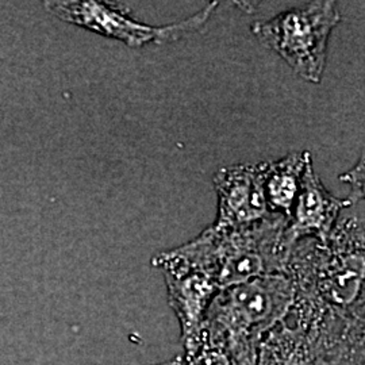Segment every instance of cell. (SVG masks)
Returning <instances> with one entry per match:
<instances>
[{"label": "cell", "instance_id": "obj_1", "mask_svg": "<svg viewBox=\"0 0 365 365\" xmlns=\"http://www.w3.org/2000/svg\"><path fill=\"white\" fill-rule=\"evenodd\" d=\"M363 203L339 214L327 241L297 242L286 267L294 287L286 319L329 349L364 344Z\"/></svg>", "mask_w": 365, "mask_h": 365}, {"label": "cell", "instance_id": "obj_2", "mask_svg": "<svg viewBox=\"0 0 365 365\" xmlns=\"http://www.w3.org/2000/svg\"><path fill=\"white\" fill-rule=\"evenodd\" d=\"M288 218L269 215L237 227L211 225L192 241L152 259L160 269H191L207 274L217 287H232L267 274H286L291 252L283 235Z\"/></svg>", "mask_w": 365, "mask_h": 365}, {"label": "cell", "instance_id": "obj_3", "mask_svg": "<svg viewBox=\"0 0 365 365\" xmlns=\"http://www.w3.org/2000/svg\"><path fill=\"white\" fill-rule=\"evenodd\" d=\"M292 299L286 274L222 288L210 303L200 339L222 348L235 365H256L261 341L286 318Z\"/></svg>", "mask_w": 365, "mask_h": 365}, {"label": "cell", "instance_id": "obj_4", "mask_svg": "<svg viewBox=\"0 0 365 365\" xmlns=\"http://www.w3.org/2000/svg\"><path fill=\"white\" fill-rule=\"evenodd\" d=\"M341 21L334 1H312L269 21H259L252 31L277 53L299 78L318 84L327 66V42Z\"/></svg>", "mask_w": 365, "mask_h": 365}, {"label": "cell", "instance_id": "obj_5", "mask_svg": "<svg viewBox=\"0 0 365 365\" xmlns=\"http://www.w3.org/2000/svg\"><path fill=\"white\" fill-rule=\"evenodd\" d=\"M45 7L66 24L84 27L107 38L117 39L131 48H141L150 43L173 42L202 30L217 10L218 1L209 3L188 19L165 26L141 24L128 16L120 7L106 1H45Z\"/></svg>", "mask_w": 365, "mask_h": 365}, {"label": "cell", "instance_id": "obj_6", "mask_svg": "<svg viewBox=\"0 0 365 365\" xmlns=\"http://www.w3.org/2000/svg\"><path fill=\"white\" fill-rule=\"evenodd\" d=\"M212 182L218 194L214 226L237 227L272 215L264 195L262 163L225 167L214 175Z\"/></svg>", "mask_w": 365, "mask_h": 365}, {"label": "cell", "instance_id": "obj_7", "mask_svg": "<svg viewBox=\"0 0 365 365\" xmlns=\"http://www.w3.org/2000/svg\"><path fill=\"white\" fill-rule=\"evenodd\" d=\"M351 205L352 202L348 197L339 199L331 195L315 173L313 161L309 163L283 235L284 247L292 252L297 242L303 238L327 241L339 214Z\"/></svg>", "mask_w": 365, "mask_h": 365}, {"label": "cell", "instance_id": "obj_8", "mask_svg": "<svg viewBox=\"0 0 365 365\" xmlns=\"http://www.w3.org/2000/svg\"><path fill=\"white\" fill-rule=\"evenodd\" d=\"M161 272L165 279L170 306L182 329L184 356H188L200 341L205 315L220 288L207 274L197 271L164 269Z\"/></svg>", "mask_w": 365, "mask_h": 365}, {"label": "cell", "instance_id": "obj_9", "mask_svg": "<svg viewBox=\"0 0 365 365\" xmlns=\"http://www.w3.org/2000/svg\"><path fill=\"white\" fill-rule=\"evenodd\" d=\"M312 161L310 152L303 150L289 153L276 161L262 163L264 195L269 214L289 218L302 176Z\"/></svg>", "mask_w": 365, "mask_h": 365}, {"label": "cell", "instance_id": "obj_10", "mask_svg": "<svg viewBox=\"0 0 365 365\" xmlns=\"http://www.w3.org/2000/svg\"><path fill=\"white\" fill-rule=\"evenodd\" d=\"M256 365H317V359L306 336L283 319L261 341Z\"/></svg>", "mask_w": 365, "mask_h": 365}, {"label": "cell", "instance_id": "obj_11", "mask_svg": "<svg viewBox=\"0 0 365 365\" xmlns=\"http://www.w3.org/2000/svg\"><path fill=\"white\" fill-rule=\"evenodd\" d=\"M182 365H235L222 348L200 339L195 351L182 356Z\"/></svg>", "mask_w": 365, "mask_h": 365}, {"label": "cell", "instance_id": "obj_12", "mask_svg": "<svg viewBox=\"0 0 365 365\" xmlns=\"http://www.w3.org/2000/svg\"><path fill=\"white\" fill-rule=\"evenodd\" d=\"M364 153H363L359 163L353 167V170H348L339 178L341 182H348L351 185L352 191H351V195L348 196V199L352 203L364 200Z\"/></svg>", "mask_w": 365, "mask_h": 365}, {"label": "cell", "instance_id": "obj_13", "mask_svg": "<svg viewBox=\"0 0 365 365\" xmlns=\"http://www.w3.org/2000/svg\"><path fill=\"white\" fill-rule=\"evenodd\" d=\"M156 365H182V357H176V359L170 360V361H165V363H160V364Z\"/></svg>", "mask_w": 365, "mask_h": 365}]
</instances>
